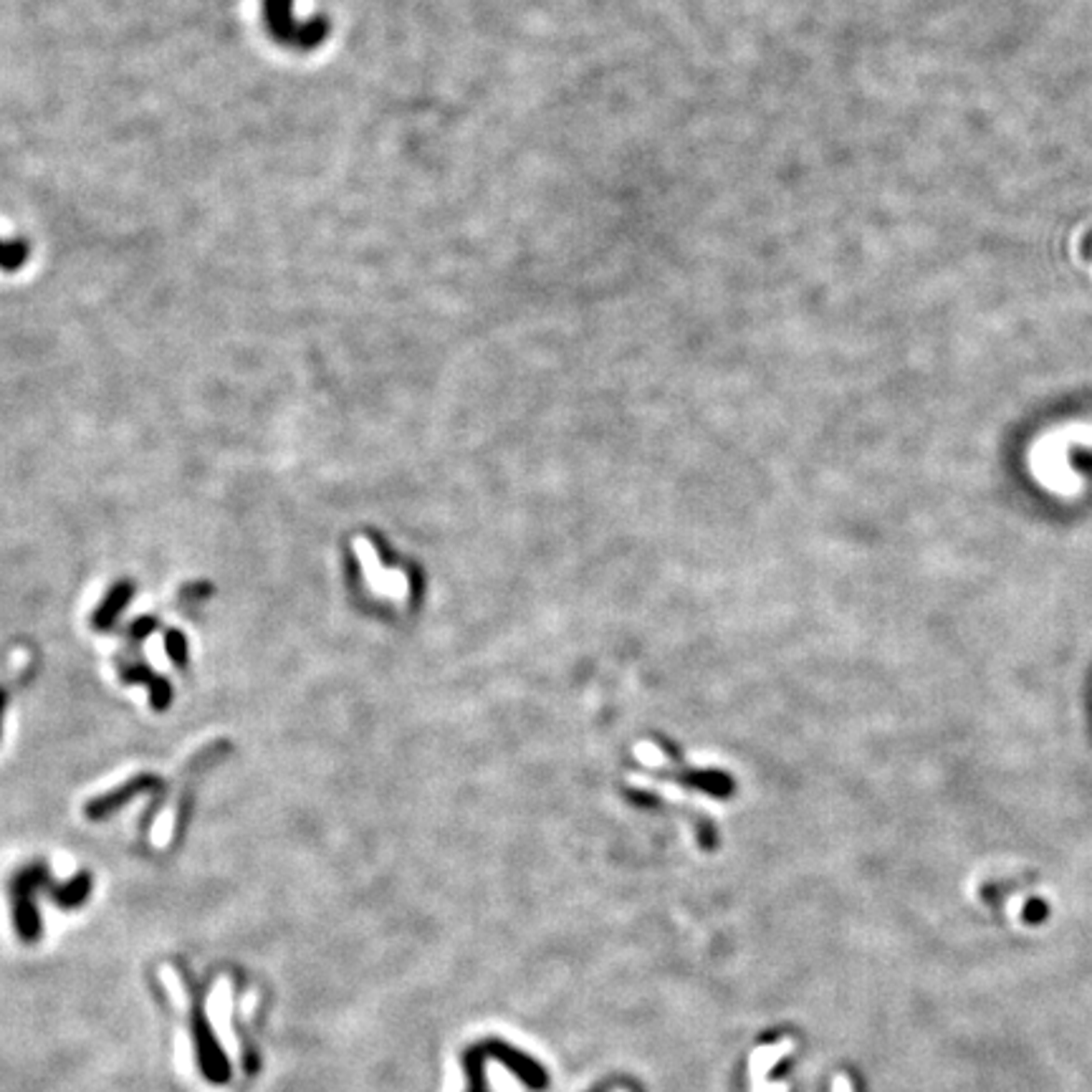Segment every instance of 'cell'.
<instances>
[{
	"label": "cell",
	"mask_w": 1092,
	"mask_h": 1092,
	"mask_svg": "<svg viewBox=\"0 0 1092 1092\" xmlns=\"http://www.w3.org/2000/svg\"><path fill=\"white\" fill-rule=\"evenodd\" d=\"M190 1024H193L195 1055L202 1077L213 1085H226L230 1080V1062L226 1052L220 1047L218 1037L213 1031V1024L205 1012V988L190 981Z\"/></svg>",
	"instance_id": "6da1fadb"
},
{
	"label": "cell",
	"mask_w": 1092,
	"mask_h": 1092,
	"mask_svg": "<svg viewBox=\"0 0 1092 1092\" xmlns=\"http://www.w3.org/2000/svg\"><path fill=\"white\" fill-rule=\"evenodd\" d=\"M483 1047H486V1052H489L491 1059H496V1062H501V1065H506L511 1072H514L518 1080L524 1085H529L532 1090H544L546 1085H549V1075L544 1072L542 1065L536 1062V1059H532L529 1055H524V1052H518V1049L508 1047V1044H504V1042H496V1040H489L483 1042Z\"/></svg>",
	"instance_id": "7a4b0ae2"
},
{
	"label": "cell",
	"mask_w": 1092,
	"mask_h": 1092,
	"mask_svg": "<svg viewBox=\"0 0 1092 1092\" xmlns=\"http://www.w3.org/2000/svg\"><path fill=\"white\" fill-rule=\"evenodd\" d=\"M28 258V245L23 241H0V269L18 271Z\"/></svg>",
	"instance_id": "3957f363"
},
{
	"label": "cell",
	"mask_w": 1092,
	"mask_h": 1092,
	"mask_svg": "<svg viewBox=\"0 0 1092 1092\" xmlns=\"http://www.w3.org/2000/svg\"><path fill=\"white\" fill-rule=\"evenodd\" d=\"M835 1092H852V1087H850V1083L845 1077H837V1080H835Z\"/></svg>",
	"instance_id": "277c9868"
}]
</instances>
